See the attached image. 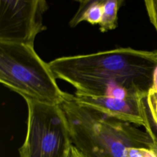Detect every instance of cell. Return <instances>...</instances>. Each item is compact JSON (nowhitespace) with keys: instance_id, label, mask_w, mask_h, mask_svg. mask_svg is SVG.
I'll return each instance as SVG.
<instances>
[{"instance_id":"obj_1","label":"cell","mask_w":157,"mask_h":157,"mask_svg":"<svg viewBox=\"0 0 157 157\" xmlns=\"http://www.w3.org/2000/svg\"><path fill=\"white\" fill-rule=\"evenodd\" d=\"M55 77L76 93L116 98H142L153 85L157 50L117 48L55 58L48 63Z\"/></svg>"},{"instance_id":"obj_2","label":"cell","mask_w":157,"mask_h":157,"mask_svg":"<svg viewBox=\"0 0 157 157\" xmlns=\"http://www.w3.org/2000/svg\"><path fill=\"white\" fill-rule=\"evenodd\" d=\"M71 141L85 157H125L129 147L151 148L150 135L133 125L76 102L67 93L60 104Z\"/></svg>"},{"instance_id":"obj_3","label":"cell","mask_w":157,"mask_h":157,"mask_svg":"<svg viewBox=\"0 0 157 157\" xmlns=\"http://www.w3.org/2000/svg\"><path fill=\"white\" fill-rule=\"evenodd\" d=\"M0 82L23 99L60 105L67 93L60 90L48 63L34 47L0 42Z\"/></svg>"},{"instance_id":"obj_4","label":"cell","mask_w":157,"mask_h":157,"mask_svg":"<svg viewBox=\"0 0 157 157\" xmlns=\"http://www.w3.org/2000/svg\"><path fill=\"white\" fill-rule=\"evenodd\" d=\"M28 109L25 139L20 157H64L72 144L60 105L25 99Z\"/></svg>"},{"instance_id":"obj_5","label":"cell","mask_w":157,"mask_h":157,"mask_svg":"<svg viewBox=\"0 0 157 157\" xmlns=\"http://www.w3.org/2000/svg\"><path fill=\"white\" fill-rule=\"evenodd\" d=\"M44 0H0V42L34 47L37 35L46 29Z\"/></svg>"},{"instance_id":"obj_6","label":"cell","mask_w":157,"mask_h":157,"mask_svg":"<svg viewBox=\"0 0 157 157\" xmlns=\"http://www.w3.org/2000/svg\"><path fill=\"white\" fill-rule=\"evenodd\" d=\"M72 98L77 102L92 107L109 116L144 127L142 114V98H116L81 94L75 93Z\"/></svg>"},{"instance_id":"obj_7","label":"cell","mask_w":157,"mask_h":157,"mask_svg":"<svg viewBox=\"0 0 157 157\" xmlns=\"http://www.w3.org/2000/svg\"><path fill=\"white\" fill-rule=\"evenodd\" d=\"M103 0L78 1V8L70 20L71 27H75L78 23L85 21L91 25H99L102 14Z\"/></svg>"},{"instance_id":"obj_8","label":"cell","mask_w":157,"mask_h":157,"mask_svg":"<svg viewBox=\"0 0 157 157\" xmlns=\"http://www.w3.org/2000/svg\"><path fill=\"white\" fill-rule=\"evenodd\" d=\"M145 131L153 141H157V94L149 91L140 99Z\"/></svg>"},{"instance_id":"obj_9","label":"cell","mask_w":157,"mask_h":157,"mask_svg":"<svg viewBox=\"0 0 157 157\" xmlns=\"http://www.w3.org/2000/svg\"><path fill=\"white\" fill-rule=\"evenodd\" d=\"M123 0H103L102 14L99 24L102 33L115 29L118 26V12L122 6Z\"/></svg>"},{"instance_id":"obj_10","label":"cell","mask_w":157,"mask_h":157,"mask_svg":"<svg viewBox=\"0 0 157 157\" xmlns=\"http://www.w3.org/2000/svg\"><path fill=\"white\" fill-rule=\"evenodd\" d=\"M124 154L125 157H157V155L152 149L144 147L127 148Z\"/></svg>"},{"instance_id":"obj_11","label":"cell","mask_w":157,"mask_h":157,"mask_svg":"<svg viewBox=\"0 0 157 157\" xmlns=\"http://www.w3.org/2000/svg\"><path fill=\"white\" fill-rule=\"evenodd\" d=\"M144 3L150 21L157 31V0H146Z\"/></svg>"},{"instance_id":"obj_12","label":"cell","mask_w":157,"mask_h":157,"mask_svg":"<svg viewBox=\"0 0 157 157\" xmlns=\"http://www.w3.org/2000/svg\"><path fill=\"white\" fill-rule=\"evenodd\" d=\"M64 157H85L82 153L73 144L69 148Z\"/></svg>"},{"instance_id":"obj_13","label":"cell","mask_w":157,"mask_h":157,"mask_svg":"<svg viewBox=\"0 0 157 157\" xmlns=\"http://www.w3.org/2000/svg\"><path fill=\"white\" fill-rule=\"evenodd\" d=\"M150 91L157 94V67L156 68L154 72L153 78V85Z\"/></svg>"},{"instance_id":"obj_14","label":"cell","mask_w":157,"mask_h":157,"mask_svg":"<svg viewBox=\"0 0 157 157\" xmlns=\"http://www.w3.org/2000/svg\"><path fill=\"white\" fill-rule=\"evenodd\" d=\"M151 149H152L157 155V141H153V144L152 145Z\"/></svg>"}]
</instances>
